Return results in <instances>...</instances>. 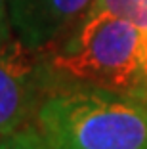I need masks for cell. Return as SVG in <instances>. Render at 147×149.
<instances>
[{"mask_svg":"<svg viewBox=\"0 0 147 149\" xmlns=\"http://www.w3.org/2000/svg\"><path fill=\"white\" fill-rule=\"evenodd\" d=\"M36 126L50 149H147V96L75 88L50 96Z\"/></svg>","mask_w":147,"mask_h":149,"instance_id":"obj_1","label":"cell"},{"mask_svg":"<svg viewBox=\"0 0 147 149\" xmlns=\"http://www.w3.org/2000/svg\"><path fill=\"white\" fill-rule=\"evenodd\" d=\"M143 31L109 12H88L54 56V69L95 88L147 96Z\"/></svg>","mask_w":147,"mask_h":149,"instance_id":"obj_2","label":"cell"},{"mask_svg":"<svg viewBox=\"0 0 147 149\" xmlns=\"http://www.w3.org/2000/svg\"><path fill=\"white\" fill-rule=\"evenodd\" d=\"M21 40L12 36L0 40V136L23 126L33 100L35 65Z\"/></svg>","mask_w":147,"mask_h":149,"instance_id":"obj_3","label":"cell"},{"mask_svg":"<svg viewBox=\"0 0 147 149\" xmlns=\"http://www.w3.org/2000/svg\"><path fill=\"white\" fill-rule=\"evenodd\" d=\"M94 0H8L10 21L29 50L48 46L92 8Z\"/></svg>","mask_w":147,"mask_h":149,"instance_id":"obj_4","label":"cell"},{"mask_svg":"<svg viewBox=\"0 0 147 149\" xmlns=\"http://www.w3.org/2000/svg\"><path fill=\"white\" fill-rule=\"evenodd\" d=\"M88 12H109L147 31V0H94Z\"/></svg>","mask_w":147,"mask_h":149,"instance_id":"obj_5","label":"cell"},{"mask_svg":"<svg viewBox=\"0 0 147 149\" xmlns=\"http://www.w3.org/2000/svg\"><path fill=\"white\" fill-rule=\"evenodd\" d=\"M0 149H50L38 126H21L0 141Z\"/></svg>","mask_w":147,"mask_h":149,"instance_id":"obj_6","label":"cell"},{"mask_svg":"<svg viewBox=\"0 0 147 149\" xmlns=\"http://www.w3.org/2000/svg\"><path fill=\"white\" fill-rule=\"evenodd\" d=\"M4 19H6V0H0V40L8 36V33L4 31Z\"/></svg>","mask_w":147,"mask_h":149,"instance_id":"obj_7","label":"cell"}]
</instances>
